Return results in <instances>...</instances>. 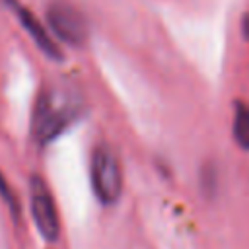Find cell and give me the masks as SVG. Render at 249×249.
Masks as SVG:
<instances>
[{
    "label": "cell",
    "instance_id": "6da1fadb",
    "mask_svg": "<svg viewBox=\"0 0 249 249\" xmlns=\"http://www.w3.org/2000/svg\"><path fill=\"white\" fill-rule=\"evenodd\" d=\"M82 113V99L68 86H51L37 97L33 111V136L39 144H49L60 136Z\"/></svg>",
    "mask_w": 249,
    "mask_h": 249
},
{
    "label": "cell",
    "instance_id": "7a4b0ae2",
    "mask_svg": "<svg viewBox=\"0 0 249 249\" xmlns=\"http://www.w3.org/2000/svg\"><path fill=\"white\" fill-rule=\"evenodd\" d=\"M91 187L99 202L115 204L123 191V171L111 146L99 144L91 154Z\"/></svg>",
    "mask_w": 249,
    "mask_h": 249
},
{
    "label": "cell",
    "instance_id": "3957f363",
    "mask_svg": "<svg viewBox=\"0 0 249 249\" xmlns=\"http://www.w3.org/2000/svg\"><path fill=\"white\" fill-rule=\"evenodd\" d=\"M49 27L54 31L58 39L68 45L80 47L88 39V23L80 10L66 2H53L47 10Z\"/></svg>",
    "mask_w": 249,
    "mask_h": 249
},
{
    "label": "cell",
    "instance_id": "277c9868",
    "mask_svg": "<svg viewBox=\"0 0 249 249\" xmlns=\"http://www.w3.org/2000/svg\"><path fill=\"white\" fill-rule=\"evenodd\" d=\"M31 214H33V220H35L39 233L47 241H56L58 233H60L56 206H54V200H53L49 187L37 175L31 179Z\"/></svg>",
    "mask_w": 249,
    "mask_h": 249
},
{
    "label": "cell",
    "instance_id": "5b68a950",
    "mask_svg": "<svg viewBox=\"0 0 249 249\" xmlns=\"http://www.w3.org/2000/svg\"><path fill=\"white\" fill-rule=\"evenodd\" d=\"M4 4H6V8H10L12 10V14L18 18V21L23 25V29L29 33V37L35 41V45L49 56V58H53V60H60L62 58V53H60V49L56 47V43L51 39V35L45 31V27L39 23V19L25 8V6H21L18 0H2Z\"/></svg>",
    "mask_w": 249,
    "mask_h": 249
},
{
    "label": "cell",
    "instance_id": "8992f818",
    "mask_svg": "<svg viewBox=\"0 0 249 249\" xmlns=\"http://www.w3.org/2000/svg\"><path fill=\"white\" fill-rule=\"evenodd\" d=\"M233 136L235 142L249 150V107L245 103L235 105V117H233Z\"/></svg>",
    "mask_w": 249,
    "mask_h": 249
},
{
    "label": "cell",
    "instance_id": "52a82bcc",
    "mask_svg": "<svg viewBox=\"0 0 249 249\" xmlns=\"http://www.w3.org/2000/svg\"><path fill=\"white\" fill-rule=\"evenodd\" d=\"M0 195H2V198L6 200L8 208L12 210L14 218H18V214H19V204H18V198H16V195H14L12 187L8 185V181L4 179V175H2V173H0Z\"/></svg>",
    "mask_w": 249,
    "mask_h": 249
},
{
    "label": "cell",
    "instance_id": "ba28073f",
    "mask_svg": "<svg viewBox=\"0 0 249 249\" xmlns=\"http://www.w3.org/2000/svg\"><path fill=\"white\" fill-rule=\"evenodd\" d=\"M243 33L249 39V16H245V19H243Z\"/></svg>",
    "mask_w": 249,
    "mask_h": 249
}]
</instances>
